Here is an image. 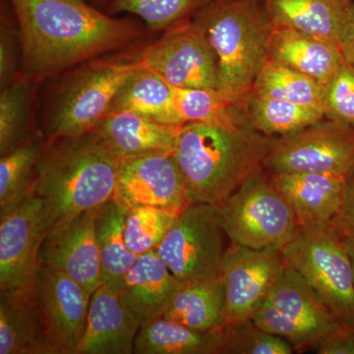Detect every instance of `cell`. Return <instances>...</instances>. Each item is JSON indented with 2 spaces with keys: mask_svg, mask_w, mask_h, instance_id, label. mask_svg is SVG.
Wrapping results in <instances>:
<instances>
[{
  "mask_svg": "<svg viewBox=\"0 0 354 354\" xmlns=\"http://www.w3.org/2000/svg\"><path fill=\"white\" fill-rule=\"evenodd\" d=\"M22 51L21 73L35 83L127 50L143 36L136 21L113 18L85 0H6Z\"/></svg>",
  "mask_w": 354,
  "mask_h": 354,
  "instance_id": "cell-1",
  "label": "cell"
},
{
  "mask_svg": "<svg viewBox=\"0 0 354 354\" xmlns=\"http://www.w3.org/2000/svg\"><path fill=\"white\" fill-rule=\"evenodd\" d=\"M274 140L252 125H183L172 156L183 174L191 203L216 205L232 194L266 169Z\"/></svg>",
  "mask_w": 354,
  "mask_h": 354,
  "instance_id": "cell-2",
  "label": "cell"
},
{
  "mask_svg": "<svg viewBox=\"0 0 354 354\" xmlns=\"http://www.w3.org/2000/svg\"><path fill=\"white\" fill-rule=\"evenodd\" d=\"M118 165L92 132L50 140L35 169L31 194L58 223L113 199Z\"/></svg>",
  "mask_w": 354,
  "mask_h": 354,
  "instance_id": "cell-3",
  "label": "cell"
},
{
  "mask_svg": "<svg viewBox=\"0 0 354 354\" xmlns=\"http://www.w3.org/2000/svg\"><path fill=\"white\" fill-rule=\"evenodd\" d=\"M192 21L215 55L218 92L245 104L268 62L274 28L263 0H212Z\"/></svg>",
  "mask_w": 354,
  "mask_h": 354,
  "instance_id": "cell-4",
  "label": "cell"
},
{
  "mask_svg": "<svg viewBox=\"0 0 354 354\" xmlns=\"http://www.w3.org/2000/svg\"><path fill=\"white\" fill-rule=\"evenodd\" d=\"M142 65L140 55L97 58L81 65L58 91L46 141L92 131L109 113L123 84Z\"/></svg>",
  "mask_w": 354,
  "mask_h": 354,
  "instance_id": "cell-5",
  "label": "cell"
},
{
  "mask_svg": "<svg viewBox=\"0 0 354 354\" xmlns=\"http://www.w3.org/2000/svg\"><path fill=\"white\" fill-rule=\"evenodd\" d=\"M286 265L320 295L342 327L354 326V274L344 235L335 223L298 228L281 247Z\"/></svg>",
  "mask_w": 354,
  "mask_h": 354,
  "instance_id": "cell-6",
  "label": "cell"
},
{
  "mask_svg": "<svg viewBox=\"0 0 354 354\" xmlns=\"http://www.w3.org/2000/svg\"><path fill=\"white\" fill-rule=\"evenodd\" d=\"M216 207L227 239L234 245L281 249L299 228L292 209L266 169Z\"/></svg>",
  "mask_w": 354,
  "mask_h": 354,
  "instance_id": "cell-7",
  "label": "cell"
},
{
  "mask_svg": "<svg viewBox=\"0 0 354 354\" xmlns=\"http://www.w3.org/2000/svg\"><path fill=\"white\" fill-rule=\"evenodd\" d=\"M251 319L297 351H313L318 342L342 327L316 290L288 265Z\"/></svg>",
  "mask_w": 354,
  "mask_h": 354,
  "instance_id": "cell-8",
  "label": "cell"
},
{
  "mask_svg": "<svg viewBox=\"0 0 354 354\" xmlns=\"http://www.w3.org/2000/svg\"><path fill=\"white\" fill-rule=\"evenodd\" d=\"M216 205L192 204L176 216L158 255L181 283L221 278L228 247Z\"/></svg>",
  "mask_w": 354,
  "mask_h": 354,
  "instance_id": "cell-9",
  "label": "cell"
},
{
  "mask_svg": "<svg viewBox=\"0 0 354 354\" xmlns=\"http://www.w3.org/2000/svg\"><path fill=\"white\" fill-rule=\"evenodd\" d=\"M272 172H311L346 177L354 167V127L323 118L278 137L265 162Z\"/></svg>",
  "mask_w": 354,
  "mask_h": 354,
  "instance_id": "cell-10",
  "label": "cell"
},
{
  "mask_svg": "<svg viewBox=\"0 0 354 354\" xmlns=\"http://www.w3.org/2000/svg\"><path fill=\"white\" fill-rule=\"evenodd\" d=\"M53 223L46 203L32 194L0 211V290L35 292L39 250Z\"/></svg>",
  "mask_w": 354,
  "mask_h": 354,
  "instance_id": "cell-11",
  "label": "cell"
},
{
  "mask_svg": "<svg viewBox=\"0 0 354 354\" xmlns=\"http://www.w3.org/2000/svg\"><path fill=\"white\" fill-rule=\"evenodd\" d=\"M139 55L144 67L174 88L218 91L215 55L192 20L167 30Z\"/></svg>",
  "mask_w": 354,
  "mask_h": 354,
  "instance_id": "cell-12",
  "label": "cell"
},
{
  "mask_svg": "<svg viewBox=\"0 0 354 354\" xmlns=\"http://www.w3.org/2000/svg\"><path fill=\"white\" fill-rule=\"evenodd\" d=\"M114 201L128 209L153 207L179 215L191 203L172 153H151L120 162Z\"/></svg>",
  "mask_w": 354,
  "mask_h": 354,
  "instance_id": "cell-13",
  "label": "cell"
},
{
  "mask_svg": "<svg viewBox=\"0 0 354 354\" xmlns=\"http://www.w3.org/2000/svg\"><path fill=\"white\" fill-rule=\"evenodd\" d=\"M286 266L279 248L252 249L230 244L221 269L225 292L221 327L251 319Z\"/></svg>",
  "mask_w": 354,
  "mask_h": 354,
  "instance_id": "cell-14",
  "label": "cell"
},
{
  "mask_svg": "<svg viewBox=\"0 0 354 354\" xmlns=\"http://www.w3.org/2000/svg\"><path fill=\"white\" fill-rule=\"evenodd\" d=\"M97 208L53 223L39 255V264L64 272L91 295L102 285L101 258L95 236Z\"/></svg>",
  "mask_w": 354,
  "mask_h": 354,
  "instance_id": "cell-15",
  "label": "cell"
},
{
  "mask_svg": "<svg viewBox=\"0 0 354 354\" xmlns=\"http://www.w3.org/2000/svg\"><path fill=\"white\" fill-rule=\"evenodd\" d=\"M35 293L55 354H77L92 295L64 272L44 265H39Z\"/></svg>",
  "mask_w": 354,
  "mask_h": 354,
  "instance_id": "cell-16",
  "label": "cell"
},
{
  "mask_svg": "<svg viewBox=\"0 0 354 354\" xmlns=\"http://www.w3.org/2000/svg\"><path fill=\"white\" fill-rule=\"evenodd\" d=\"M141 324L120 291L101 285L92 293L85 332L77 354H131Z\"/></svg>",
  "mask_w": 354,
  "mask_h": 354,
  "instance_id": "cell-17",
  "label": "cell"
},
{
  "mask_svg": "<svg viewBox=\"0 0 354 354\" xmlns=\"http://www.w3.org/2000/svg\"><path fill=\"white\" fill-rule=\"evenodd\" d=\"M270 172L274 185L292 209L298 227H323L334 223L341 211L346 177L311 172Z\"/></svg>",
  "mask_w": 354,
  "mask_h": 354,
  "instance_id": "cell-18",
  "label": "cell"
},
{
  "mask_svg": "<svg viewBox=\"0 0 354 354\" xmlns=\"http://www.w3.org/2000/svg\"><path fill=\"white\" fill-rule=\"evenodd\" d=\"M180 128L130 111H113L90 132L120 162L151 153H174Z\"/></svg>",
  "mask_w": 354,
  "mask_h": 354,
  "instance_id": "cell-19",
  "label": "cell"
},
{
  "mask_svg": "<svg viewBox=\"0 0 354 354\" xmlns=\"http://www.w3.org/2000/svg\"><path fill=\"white\" fill-rule=\"evenodd\" d=\"M0 354H55L36 293L0 290Z\"/></svg>",
  "mask_w": 354,
  "mask_h": 354,
  "instance_id": "cell-20",
  "label": "cell"
},
{
  "mask_svg": "<svg viewBox=\"0 0 354 354\" xmlns=\"http://www.w3.org/2000/svg\"><path fill=\"white\" fill-rule=\"evenodd\" d=\"M181 285L157 251H150L138 256L128 271L120 288V297L143 325L164 315Z\"/></svg>",
  "mask_w": 354,
  "mask_h": 354,
  "instance_id": "cell-21",
  "label": "cell"
},
{
  "mask_svg": "<svg viewBox=\"0 0 354 354\" xmlns=\"http://www.w3.org/2000/svg\"><path fill=\"white\" fill-rule=\"evenodd\" d=\"M268 62L297 70L324 85L346 59L334 41L290 28L274 27Z\"/></svg>",
  "mask_w": 354,
  "mask_h": 354,
  "instance_id": "cell-22",
  "label": "cell"
},
{
  "mask_svg": "<svg viewBox=\"0 0 354 354\" xmlns=\"http://www.w3.org/2000/svg\"><path fill=\"white\" fill-rule=\"evenodd\" d=\"M272 27L329 39L339 44L354 7L353 0H263Z\"/></svg>",
  "mask_w": 354,
  "mask_h": 354,
  "instance_id": "cell-23",
  "label": "cell"
},
{
  "mask_svg": "<svg viewBox=\"0 0 354 354\" xmlns=\"http://www.w3.org/2000/svg\"><path fill=\"white\" fill-rule=\"evenodd\" d=\"M113 111H130L172 127L185 124L177 109L176 88L143 65L114 97L109 113Z\"/></svg>",
  "mask_w": 354,
  "mask_h": 354,
  "instance_id": "cell-24",
  "label": "cell"
},
{
  "mask_svg": "<svg viewBox=\"0 0 354 354\" xmlns=\"http://www.w3.org/2000/svg\"><path fill=\"white\" fill-rule=\"evenodd\" d=\"M134 353L225 354L223 329L199 330L160 318L140 327Z\"/></svg>",
  "mask_w": 354,
  "mask_h": 354,
  "instance_id": "cell-25",
  "label": "cell"
},
{
  "mask_svg": "<svg viewBox=\"0 0 354 354\" xmlns=\"http://www.w3.org/2000/svg\"><path fill=\"white\" fill-rule=\"evenodd\" d=\"M225 306L223 279H205L181 285L162 318L199 330L221 327Z\"/></svg>",
  "mask_w": 354,
  "mask_h": 354,
  "instance_id": "cell-26",
  "label": "cell"
},
{
  "mask_svg": "<svg viewBox=\"0 0 354 354\" xmlns=\"http://www.w3.org/2000/svg\"><path fill=\"white\" fill-rule=\"evenodd\" d=\"M127 209L114 199L97 208L95 236L102 265V285L120 290L123 279L136 262L138 256L128 249L124 230Z\"/></svg>",
  "mask_w": 354,
  "mask_h": 354,
  "instance_id": "cell-27",
  "label": "cell"
},
{
  "mask_svg": "<svg viewBox=\"0 0 354 354\" xmlns=\"http://www.w3.org/2000/svg\"><path fill=\"white\" fill-rule=\"evenodd\" d=\"M245 108L252 127L274 138L299 131L325 118L321 109L251 94Z\"/></svg>",
  "mask_w": 354,
  "mask_h": 354,
  "instance_id": "cell-28",
  "label": "cell"
},
{
  "mask_svg": "<svg viewBox=\"0 0 354 354\" xmlns=\"http://www.w3.org/2000/svg\"><path fill=\"white\" fill-rule=\"evenodd\" d=\"M176 106L183 122L227 128L252 125L245 104L230 101L218 90L176 88Z\"/></svg>",
  "mask_w": 354,
  "mask_h": 354,
  "instance_id": "cell-29",
  "label": "cell"
},
{
  "mask_svg": "<svg viewBox=\"0 0 354 354\" xmlns=\"http://www.w3.org/2000/svg\"><path fill=\"white\" fill-rule=\"evenodd\" d=\"M46 145L37 132L22 145L0 156V211L11 208L31 194L35 169Z\"/></svg>",
  "mask_w": 354,
  "mask_h": 354,
  "instance_id": "cell-30",
  "label": "cell"
},
{
  "mask_svg": "<svg viewBox=\"0 0 354 354\" xmlns=\"http://www.w3.org/2000/svg\"><path fill=\"white\" fill-rule=\"evenodd\" d=\"M34 81L22 73L0 94V156L11 152L37 131L32 127Z\"/></svg>",
  "mask_w": 354,
  "mask_h": 354,
  "instance_id": "cell-31",
  "label": "cell"
},
{
  "mask_svg": "<svg viewBox=\"0 0 354 354\" xmlns=\"http://www.w3.org/2000/svg\"><path fill=\"white\" fill-rule=\"evenodd\" d=\"M251 95L322 109L323 85L285 65L268 62L256 77Z\"/></svg>",
  "mask_w": 354,
  "mask_h": 354,
  "instance_id": "cell-32",
  "label": "cell"
},
{
  "mask_svg": "<svg viewBox=\"0 0 354 354\" xmlns=\"http://www.w3.org/2000/svg\"><path fill=\"white\" fill-rule=\"evenodd\" d=\"M212 0H109V13H129L149 29L165 32L191 21Z\"/></svg>",
  "mask_w": 354,
  "mask_h": 354,
  "instance_id": "cell-33",
  "label": "cell"
},
{
  "mask_svg": "<svg viewBox=\"0 0 354 354\" xmlns=\"http://www.w3.org/2000/svg\"><path fill=\"white\" fill-rule=\"evenodd\" d=\"M177 216L153 207L128 209L124 230L128 249L137 256L157 250Z\"/></svg>",
  "mask_w": 354,
  "mask_h": 354,
  "instance_id": "cell-34",
  "label": "cell"
},
{
  "mask_svg": "<svg viewBox=\"0 0 354 354\" xmlns=\"http://www.w3.org/2000/svg\"><path fill=\"white\" fill-rule=\"evenodd\" d=\"M221 328L225 335V354H292L297 351L283 337L261 329L252 319Z\"/></svg>",
  "mask_w": 354,
  "mask_h": 354,
  "instance_id": "cell-35",
  "label": "cell"
},
{
  "mask_svg": "<svg viewBox=\"0 0 354 354\" xmlns=\"http://www.w3.org/2000/svg\"><path fill=\"white\" fill-rule=\"evenodd\" d=\"M325 118L354 127V66L344 62L323 85Z\"/></svg>",
  "mask_w": 354,
  "mask_h": 354,
  "instance_id": "cell-36",
  "label": "cell"
},
{
  "mask_svg": "<svg viewBox=\"0 0 354 354\" xmlns=\"http://www.w3.org/2000/svg\"><path fill=\"white\" fill-rule=\"evenodd\" d=\"M22 51L17 27H13L3 16L0 27V88H4L20 75Z\"/></svg>",
  "mask_w": 354,
  "mask_h": 354,
  "instance_id": "cell-37",
  "label": "cell"
},
{
  "mask_svg": "<svg viewBox=\"0 0 354 354\" xmlns=\"http://www.w3.org/2000/svg\"><path fill=\"white\" fill-rule=\"evenodd\" d=\"M313 351L318 354H354V326L342 327L318 342Z\"/></svg>",
  "mask_w": 354,
  "mask_h": 354,
  "instance_id": "cell-38",
  "label": "cell"
},
{
  "mask_svg": "<svg viewBox=\"0 0 354 354\" xmlns=\"http://www.w3.org/2000/svg\"><path fill=\"white\" fill-rule=\"evenodd\" d=\"M334 223L344 236L354 239V167L346 176L341 211Z\"/></svg>",
  "mask_w": 354,
  "mask_h": 354,
  "instance_id": "cell-39",
  "label": "cell"
},
{
  "mask_svg": "<svg viewBox=\"0 0 354 354\" xmlns=\"http://www.w3.org/2000/svg\"><path fill=\"white\" fill-rule=\"evenodd\" d=\"M339 46L346 62L354 66V7L342 32Z\"/></svg>",
  "mask_w": 354,
  "mask_h": 354,
  "instance_id": "cell-40",
  "label": "cell"
},
{
  "mask_svg": "<svg viewBox=\"0 0 354 354\" xmlns=\"http://www.w3.org/2000/svg\"><path fill=\"white\" fill-rule=\"evenodd\" d=\"M344 244H346V249H348L349 256H351V263H353L354 274V239L353 237L344 236Z\"/></svg>",
  "mask_w": 354,
  "mask_h": 354,
  "instance_id": "cell-41",
  "label": "cell"
},
{
  "mask_svg": "<svg viewBox=\"0 0 354 354\" xmlns=\"http://www.w3.org/2000/svg\"><path fill=\"white\" fill-rule=\"evenodd\" d=\"M93 1L97 2V3L104 4L108 2L109 0H93Z\"/></svg>",
  "mask_w": 354,
  "mask_h": 354,
  "instance_id": "cell-42",
  "label": "cell"
}]
</instances>
